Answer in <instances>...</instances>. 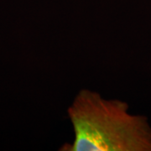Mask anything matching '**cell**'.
<instances>
[{"label": "cell", "mask_w": 151, "mask_h": 151, "mask_svg": "<svg viewBox=\"0 0 151 151\" xmlns=\"http://www.w3.org/2000/svg\"><path fill=\"white\" fill-rule=\"evenodd\" d=\"M127 103L81 90L68 108L74 141L61 151H151V129Z\"/></svg>", "instance_id": "obj_1"}]
</instances>
